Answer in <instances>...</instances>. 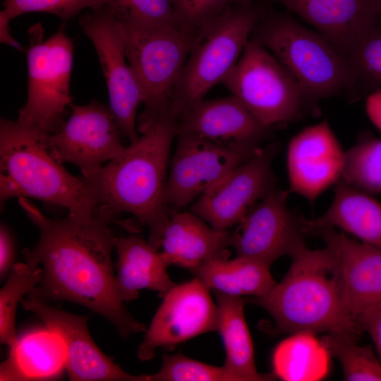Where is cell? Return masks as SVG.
<instances>
[{
	"instance_id": "6da1fadb",
	"label": "cell",
	"mask_w": 381,
	"mask_h": 381,
	"mask_svg": "<svg viewBox=\"0 0 381 381\" xmlns=\"http://www.w3.org/2000/svg\"><path fill=\"white\" fill-rule=\"evenodd\" d=\"M18 202L40 232L37 244L23 250L26 263L42 269L28 297L83 306L106 318L124 338L145 332V325L128 312L116 289L111 252L116 236L111 219L97 212L52 219L28 198H18Z\"/></svg>"
},
{
	"instance_id": "7a4b0ae2",
	"label": "cell",
	"mask_w": 381,
	"mask_h": 381,
	"mask_svg": "<svg viewBox=\"0 0 381 381\" xmlns=\"http://www.w3.org/2000/svg\"><path fill=\"white\" fill-rule=\"evenodd\" d=\"M116 157L88 177L80 176L97 212L112 219L129 213L148 228V242L161 248L170 219L167 200V169L176 119L159 116Z\"/></svg>"
},
{
	"instance_id": "3957f363",
	"label": "cell",
	"mask_w": 381,
	"mask_h": 381,
	"mask_svg": "<svg viewBox=\"0 0 381 381\" xmlns=\"http://www.w3.org/2000/svg\"><path fill=\"white\" fill-rule=\"evenodd\" d=\"M282 279L253 303L272 318V332L361 333L347 313L337 260L329 248L306 249L294 257Z\"/></svg>"
},
{
	"instance_id": "277c9868",
	"label": "cell",
	"mask_w": 381,
	"mask_h": 381,
	"mask_svg": "<svg viewBox=\"0 0 381 381\" xmlns=\"http://www.w3.org/2000/svg\"><path fill=\"white\" fill-rule=\"evenodd\" d=\"M49 134L18 119L1 118V209L10 198H25L70 213L96 212L80 176L70 174L51 148Z\"/></svg>"
},
{
	"instance_id": "5b68a950",
	"label": "cell",
	"mask_w": 381,
	"mask_h": 381,
	"mask_svg": "<svg viewBox=\"0 0 381 381\" xmlns=\"http://www.w3.org/2000/svg\"><path fill=\"white\" fill-rule=\"evenodd\" d=\"M250 40L267 49L298 83L306 102L358 90L346 56L290 16L265 10Z\"/></svg>"
},
{
	"instance_id": "8992f818",
	"label": "cell",
	"mask_w": 381,
	"mask_h": 381,
	"mask_svg": "<svg viewBox=\"0 0 381 381\" xmlns=\"http://www.w3.org/2000/svg\"><path fill=\"white\" fill-rule=\"evenodd\" d=\"M113 8L128 62L143 97L144 109L138 124V131L143 133L159 116L169 111L174 91L196 37L179 28L145 22Z\"/></svg>"
},
{
	"instance_id": "52a82bcc",
	"label": "cell",
	"mask_w": 381,
	"mask_h": 381,
	"mask_svg": "<svg viewBox=\"0 0 381 381\" xmlns=\"http://www.w3.org/2000/svg\"><path fill=\"white\" fill-rule=\"evenodd\" d=\"M265 8L251 0L231 5L198 33L174 91L176 119L222 83L238 61Z\"/></svg>"
},
{
	"instance_id": "ba28073f",
	"label": "cell",
	"mask_w": 381,
	"mask_h": 381,
	"mask_svg": "<svg viewBox=\"0 0 381 381\" xmlns=\"http://www.w3.org/2000/svg\"><path fill=\"white\" fill-rule=\"evenodd\" d=\"M73 44L65 23L45 41L32 38L27 52L28 85L18 120L49 133L59 131L73 104L70 85Z\"/></svg>"
},
{
	"instance_id": "9c48e42d",
	"label": "cell",
	"mask_w": 381,
	"mask_h": 381,
	"mask_svg": "<svg viewBox=\"0 0 381 381\" xmlns=\"http://www.w3.org/2000/svg\"><path fill=\"white\" fill-rule=\"evenodd\" d=\"M221 84L267 128L298 117L306 103L289 71L267 49L250 40Z\"/></svg>"
},
{
	"instance_id": "30bf717a",
	"label": "cell",
	"mask_w": 381,
	"mask_h": 381,
	"mask_svg": "<svg viewBox=\"0 0 381 381\" xmlns=\"http://www.w3.org/2000/svg\"><path fill=\"white\" fill-rule=\"evenodd\" d=\"M83 32L97 52L106 80L109 109L123 135L130 143L138 138L136 113L143 97L128 62L117 17L107 4L79 18Z\"/></svg>"
},
{
	"instance_id": "8fae6325",
	"label": "cell",
	"mask_w": 381,
	"mask_h": 381,
	"mask_svg": "<svg viewBox=\"0 0 381 381\" xmlns=\"http://www.w3.org/2000/svg\"><path fill=\"white\" fill-rule=\"evenodd\" d=\"M176 137L166 189L169 208L188 205L261 149L258 144L227 145L189 134Z\"/></svg>"
},
{
	"instance_id": "7c38bea8",
	"label": "cell",
	"mask_w": 381,
	"mask_h": 381,
	"mask_svg": "<svg viewBox=\"0 0 381 381\" xmlns=\"http://www.w3.org/2000/svg\"><path fill=\"white\" fill-rule=\"evenodd\" d=\"M288 193L272 188L230 231L229 246L236 256L268 267L283 256L294 258L307 249L302 218L287 206Z\"/></svg>"
},
{
	"instance_id": "4fadbf2b",
	"label": "cell",
	"mask_w": 381,
	"mask_h": 381,
	"mask_svg": "<svg viewBox=\"0 0 381 381\" xmlns=\"http://www.w3.org/2000/svg\"><path fill=\"white\" fill-rule=\"evenodd\" d=\"M217 306L210 289L197 277L176 284L163 296L138 349V357L149 361L158 348L173 349L198 335L217 331Z\"/></svg>"
},
{
	"instance_id": "5bb4252c",
	"label": "cell",
	"mask_w": 381,
	"mask_h": 381,
	"mask_svg": "<svg viewBox=\"0 0 381 381\" xmlns=\"http://www.w3.org/2000/svg\"><path fill=\"white\" fill-rule=\"evenodd\" d=\"M122 137L109 107L94 99L85 105L73 104L69 118L48 140L60 161L73 164L88 177L125 150Z\"/></svg>"
},
{
	"instance_id": "9a60e30c",
	"label": "cell",
	"mask_w": 381,
	"mask_h": 381,
	"mask_svg": "<svg viewBox=\"0 0 381 381\" xmlns=\"http://www.w3.org/2000/svg\"><path fill=\"white\" fill-rule=\"evenodd\" d=\"M274 150H260L226 175L193 203L191 212L212 228L227 231L274 188Z\"/></svg>"
},
{
	"instance_id": "2e32d148",
	"label": "cell",
	"mask_w": 381,
	"mask_h": 381,
	"mask_svg": "<svg viewBox=\"0 0 381 381\" xmlns=\"http://www.w3.org/2000/svg\"><path fill=\"white\" fill-rule=\"evenodd\" d=\"M21 303L62 341L66 369L71 380L149 381L147 375L126 373L101 351L90 334L86 316L71 313L28 296Z\"/></svg>"
},
{
	"instance_id": "e0dca14e",
	"label": "cell",
	"mask_w": 381,
	"mask_h": 381,
	"mask_svg": "<svg viewBox=\"0 0 381 381\" xmlns=\"http://www.w3.org/2000/svg\"><path fill=\"white\" fill-rule=\"evenodd\" d=\"M304 231L321 238L334 255L344 306L356 325L361 316L381 306V247L354 241L333 227H308Z\"/></svg>"
},
{
	"instance_id": "ac0fdd59",
	"label": "cell",
	"mask_w": 381,
	"mask_h": 381,
	"mask_svg": "<svg viewBox=\"0 0 381 381\" xmlns=\"http://www.w3.org/2000/svg\"><path fill=\"white\" fill-rule=\"evenodd\" d=\"M345 152L327 121L296 134L287 149V171L291 191L313 202L341 179Z\"/></svg>"
},
{
	"instance_id": "d6986e66",
	"label": "cell",
	"mask_w": 381,
	"mask_h": 381,
	"mask_svg": "<svg viewBox=\"0 0 381 381\" xmlns=\"http://www.w3.org/2000/svg\"><path fill=\"white\" fill-rule=\"evenodd\" d=\"M177 135L227 145L258 144L267 127L234 95L202 99L177 119Z\"/></svg>"
},
{
	"instance_id": "ffe728a7",
	"label": "cell",
	"mask_w": 381,
	"mask_h": 381,
	"mask_svg": "<svg viewBox=\"0 0 381 381\" xmlns=\"http://www.w3.org/2000/svg\"><path fill=\"white\" fill-rule=\"evenodd\" d=\"M276 1L310 24L345 56L381 15V0Z\"/></svg>"
},
{
	"instance_id": "44dd1931",
	"label": "cell",
	"mask_w": 381,
	"mask_h": 381,
	"mask_svg": "<svg viewBox=\"0 0 381 381\" xmlns=\"http://www.w3.org/2000/svg\"><path fill=\"white\" fill-rule=\"evenodd\" d=\"M115 286L120 298L130 301L138 298V291L150 289L164 296L175 284L170 278L169 266L162 252L154 248L141 236L116 237Z\"/></svg>"
},
{
	"instance_id": "7402d4cb",
	"label": "cell",
	"mask_w": 381,
	"mask_h": 381,
	"mask_svg": "<svg viewBox=\"0 0 381 381\" xmlns=\"http://www.w3.org/2000/svg\"><path fill=\"white\" fill-rule=\"evenodd\" d=\"M230 231H219L193 212L171 213L162 246L169 265L193 272L205 262L226 255Z\"/></svg>"
},
{
	"instance_id": "603a6c76",
	"label": "cell",
	"mask_w": 381,
	"mask_h": 381,
	"mask_svg": "<svg viewBox=\"0 0 381 381\" xmlns=\"http://www.w3.org/2000/svg\"><path fill=\"white\" fill-rule=\"evenodd\" d=\"M302 223L303 229L339 228L362 242L381 247V202L341 179L337 183L334 197L327 211L315 219L302 218Z\"/></svg>"
},
{
	"instance_id": "cb8c5ba5",
	"label": "cell",
	"mask_w": 381,
	"mask_h": 381,
	"mask_svg": "<svg viewBox=\"0 0 381 381\" xmlns=\"http://www.w3.org/2000/svg\"><path fill=\"white\" fill-rule=\"evenodd\" d=\"M62 341L47 328L18 337L1 363L0 380H43L57 378L66 368Z\"/></svg>"
},
{
	"instance_id": "d4e9b609",
	"label": "cell",
	"mask_w": 381,
	"mask_h": 381,
	"mask_svg": "<svg viewBox=\"0 0 381 381\" xmlns=\"http://www.w3.org/2000/svg\"><path fill=\"white\" fill-rule=\"evenodd\" d=\"M218 309L217 332L225 349L224 367L242 381H270L276 377L256 369L252 338L244 316L247 300L242 296L213 291Z\"/></svg>"
},
{
	"instance_id": "484cf974",
	"label": "cell",
	"mask_w": 381,
	"mask_h": 381,
	"mask_svg": "<svg viewBox=\"0 0 381 381\" xmlns=\"http://www.w3.org/2000/svg\"><path fill=\"white\" fill-rule=\"evenodd\" d=\"M270 267L255 260L236 256L212 258L192 272L210 290L231 296H253L267 294L275 284Z\"/></svg>"
},
{
	"instance_id": "4316f807",
	"label": "cell",
	"mask_w": 381,
	"mask_h": 381,
	"mask_svg": "<svg viewBox=\"0 0 381 381\" xmlns=\"http://www.w3.org/2000/svg\"><path fill=\"white\" fill-rule=\"evenodd\" d=\"M329 353L310 332H297L279 342L272 356V373L285 381L319 380L329 368Z\"/></svg>"
},
{
	"instance_id": "83f0119b",
	"label": "cell",
	"mask_w": 381,
	"mask_h": 381,
	"mask_svg": "<svg viewBox=\"0 0 381 381\" xmlns=\"http://www.w3.org/2000/svg\"><path fill=\"white\" fill-rule=\"evenodd\" d=\"M355 335L345 332H328L320 339L338 360L347 381H381V361L370 346L356 343Z\"/></svg>"
},
{
	"instance_id": "f1b7e54d",
	"label": "cell",
	"mask_w": 381,
	"mask_h": 381,
	"mask_svg": "<svg viewBox=\"0 0 381 381\" xmlns=\"http://www.w3.org/2000/svg\"><path fill=\"white\" fill-rule=\"evenodd\" d=\"M341 179L368 195L381 193V138L364 134L345 152Z\"/></svg>"
},
{
	"instance_id": "f546056e",
	"label": "cell",
	"mask_w": 381,
	"mask_h": 381,
	"mask_svg": "<svg viewBox=\"0 0 381 381\" xmlns=\"http://www.w3.org/2000/svg\"><path fill=\"white\" fill-rule=\"evenodd\" d=\"M42 269L26 262L15 263L8 278L0 290V341L11 348L18 337L16 330V314L23 296L38 284Z\"/></svg>"
},
{
	"instance_id": "4dcf8cb0",
	"label": "cell",
	"mask_w": 381,
	"mask_h": 381,
	"mask_svg": "<svg viewBox=\"0 0 381 381\" xmlns=\"http://www.w3.org/2000/svg\"><path fill=\"white\" fill-rule=\"evenodd\" d=\"M359 90L381 88V23L378 20L355 42L346 54Z\"/></svg>"
},
{
	"instance_id": "1f68e13d",
	"label": "cell",
	"mask_w": 381,
	"mask_h": 381,
	"mask_svg": "<svg viewBox=\"0 0 381 381\" xmlns=\"http://www.w3.org/2000/svg\"><path fill=\"white\" fill-rule=\"evenodd\" d=\"M149 381H242L224 366L211 365L181 353L164 354L159 371Z\"/></svg>"
},
{
	"instance_id": "d6a6232c",
	"label": "cell",
	"mask_w": 381,
	"mask_h": 381,
	"mask_svg": "<svg viewBox=\"0 0 381 381\" xmlns=\"http://www.w3.org/2000/svg\"><path fill=\"white\" fill-rule=\"evenodd\" d=\"M109 0H4V11L12 20L31 12H44L66 21L85 9H99Z\"/></svg>"
},
{
	"instance_id": "836d02e7",
	"label": "cell",
	"mask_w": 381,
	"mask_h": 381,
	"mask_svg": "<svg viewBox=\"0 0 381 381\" xmlns=\"http://www.w3.org/2000/svg\"><path fill=\"white\" fill-rule=\"evenodd\" d=\"M177 26L197 36L207 24L224 13L229 0H171Z\"/></svg>"
},
{
	"instance_id": "e575fe53",
	"label": "cell",
	"mask_w": 381,
	"mask_h": 381,
	"mask_svg": "<svg viewBox=\"0 0 381 381\" xmlns=\"http://www.w3.org/2000/svg\"><path fill=\"white\" fill-rule=\"evenodd\" d=\"M109 4L119 12L136 19L179 28L171 0H109Z\"/></svg>"
},
{
	"instance_id": "d590c367",
	"label": "cell",
	"mask_w": 381,
	"mask_h": 381,
	"mask_svg": "<svg viewBox=\"0 0 381 381\" xmlns=\"http://www.w3.org/2000/svg\"><path fill=\"white\" fill-rule=\"evenodd\" d=\"M16 255L15 241L13 234L4 223L0 226V277L4 278L10 273Z\"/></svg>"
},
{
	"instance_id": "8d00e7d4",
	"label": "cell",
	"mask_w": 381,
	"mask_h": 381,
	"mask_svg": "<svg viewBox=\"0 0 381 381\" xmlns=\"http://www.w3.org/2000/svg\"><path fill=\"white\" fill-rule=\"evenodd\" d=\"M357 325L361 332L370 336L381 360V306L361 316Z\"/></svg>"
},
{
	"instance_id": "74e56055",
	"label": "cell",
	"mask_w": 381,
	"mask_h": 381,
	"mask_svg": "<svg viewBox=\"0 0 381 381\" xmlns=\"http://www.w3.org/2000/svg\"><path fill=\"white\" fill-rule=\"evenodd\" d=\"M365 111L372 123L381 131V88L368 94Z\"/></svg>"
},
{
	"instance_id": "f35d334b",
	"label": "cell",
	"mask_w": 381,
	"mask_h": 381,
	"mask_svg": "<svg viewBox=\"0 0 381 381\" xmlns=\"http://www.w3.org/2000/svg\"><path fill=\"white\" fill-rule=\"evenodd\" d=\"M11 19L4 11L0 12V42L2 44H8L13 48L23 52V46L11 34L9 23Z\"/></svg>"
},
{
	"instance_id": "ab89813d",
	"label": "cell",
	"mask_w": 381,
	"mask_h": 381,
	"mask_svg": "<svg viewBox=\"0 0 381 381\" xmlns=\"http://www.w3.org/2000/svg\"><path fill=\"white\" fill-rule=\"evenodd\" d=\"M245 1H246V0H229V3L231 5L240 4V3H242V2Z\"/></svg>"
},
{
	"instance_id": "60d3db41",
	"label": "cell",
	"mask_w": 381,
	"mask_h": 381,
	"mask_svg": "<svg viewBox=\"0 0 381 381\" xmlns=\"http://www.w3.org/2000/svg\"><path fill=\"white\" fill-rule=\"evenodd\" d=\"M380 20V22L381 23V15H380V20Z\"/></svg>"
}]
</instances>
